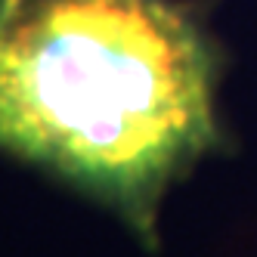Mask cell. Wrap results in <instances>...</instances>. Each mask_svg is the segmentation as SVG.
I'll list each match as a JSON object with an SVG mask.
<instances>
[{"mask_svg":"<svg viewBox=\"0 0 257 257\" xmlns=\"http://www.w3.org/2000/svg\"><path fill=\"white\" fill-rule=\"evenodd\" d=\"M214 134V56L180 4L0 0V149L146 226Z\"/></svg>","mask_w":257,"mask_h":257,"instance_id":"cell-1","label":"cell"}]
</instances>
